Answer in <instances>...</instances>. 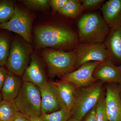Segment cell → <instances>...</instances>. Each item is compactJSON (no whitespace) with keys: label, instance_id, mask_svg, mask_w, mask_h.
<instances>
[{"label":"cell","instance_id":"obj_20","mask_svg":"<svg viewBox=\"0 0 121 121\" xmlns=\"http://www.w3.org/2000/svg\"><path fill=\"white\" fill-rule=\"evenodd\" d=\"M71 117V111L66 106L54 112L43 114L39 117L43 121H68Z\"/></svg>","mask_w":121,"mask_h":121},{"label":"cell","instance_id":"obj_23","mask_svg":"<svg viewBox=\"0 0 121 121\" xmlns=\"http://www.w3.org/2000/svg\"><path fill=\"white\" fill-rule=\"evenodd\" d=\"M105 98L103 94L96 105L95 121H109L106 109Z\"/></svg>","mask_w":121,"mask_h":121},{"label":"cell","instance_id":"obj_3","mask_svg":"<svg viewBox=\"0 0 121 121\" xmlns=\"http://www.w3.org/2000/svg\"><path fill=\"white\" fill-rule=\"evenodd\" d=\"M104 83L97 80L90 86L77 88L71 110L72 117L82 121L103 94Z\"/></svg>","mask_w":121,"mask_h":121},{"label":"cell","instance_id":"obj_24","mask_svg":"<svg viewBox=\"0 0 121 121\" xmlns=\"http://www.w3.org/2000/svg\"><path fill=\"white\" fill-rule=\"evenodd\" d=\"M20 2L29 8L35 9H47L50 5L48 0H24Z\"/></svg>","mask_w":121,"mask_h":121},{"label":"cell","instance_id":"obj_31","mask_svg":"<svg viewBox=\"0 0 121 121\" xmlns=\"http://www.w3.org/2000/svg\"><path fill=\"white\" fill-rule=\"evenodd\" d=\"M68 121H79V120H78V119H76V118H75L73 117H71L68 120Z\"/></svg>","mask_w":121,"mask_h":121},{"label":"cell","instance_id":"obj_19","mask_svg":"<svg viewBox=\"0 0 121 121\" xmlns=\"http://www.w3.org/2000/svg\"><path fill=\"white\" fill-rule=\"evenodd\" d=\"M82 11V2L79 0H68L59 13L72 18L77 17Z\"/></svg>","mask_w":121,"mask_h":121},{"label":"cell","instance_id":"obj_11","mask_svg":"<svg viewBox=\"0 0 121 121\" xmlns=\"http://www.w3.org/2000/svg\"><path fill=\"white\" fill-rule=\"evenodd\" d=\"M105 101L109 121H121L120 89L115 83L106 86Z\"/></svg>","mask_w":121,"mask_h":121},{"label":"cell","instance_id":"obj_22","mask_svg":"<svg viewBox=\"0 0 121 121\" xmlns=\"http://www.w3.org/2000/svg\"><path fill=\"white\" fill-rule=\"evenodd\" d=\"M10 48V40L8 36L0 33V66L6 65Z\"/></svg>","mask_w":121,"mask_h":121},{"label":"cell","instance_id":"obj_33","mask_svg":"<svg viewBox=\"0 0 121 121\" xmlns=\"http://www.w3.org/2000/svg\"><path fill=\"white\" fill-rule=\"evenodd\" d=\"M120 95H121V89H120Z\"/></svg>","mask_w":121,"mask_h":121},{"label":"cell","instance_id":"obj_17","mask_svg":"<svg viewBox=\"0 0 121 121\" xmlns=\"http://www.w3.org/2000/svg\"><path fill=\"white\" fill-rule=\"evenodd\" d=\"M55 82L60 98L65 106L71 110L77 87L72 83L65 80H60Z\"/></svg>","mask_w":121,"mask_h":121},{"label":"cell","instance_id":"obj_4","mask_svg":"<svg viewBox=\"0 0 121 121\" xmlns=\"http://www.w3.org/2000/svg\"><path fill=\"white\" fill-rule=\"evenodd\" d=\"M15 102L20 112L27 119L39 117L41 114L40 89L35 84L22 83Z\"/></svg>","mask_w":121,"mask_h":121},{"label":"cell","instance_id":"obj_28","mask_svg":"<svg viewBox=\"0 0 121 121\" xmlns=\"http://www.w3.org/2000/svg\"><path fill=\"white\" fill-rule=\"evenodd\" d=\"M8 72L4 67L0 66V91L2 89Z\"/></svg>","mask_w":121,"mask_h":121},{"label":"cell","instance_id":"obj_14","mask_svg":"<svg viewBox=\"0 0 121 121\" xmlns=\"http://www.w3.org/2000/svg\"><path fill=\"white\" fill-rule=\"evenodd\" d=\"M103 19L110 28L121 26V0H109L103 5Z\"/></svg>","mask_w":121,"mask_h":121},{"label":"cell","instance_id":"obj_5","mask_svg":"<svg viewBox=\"0 0 121 121\" xmlns=\"http://www.w3.org/2000/svg\"><path fill=\"white\" fill-rule=\"evenodd\" d=\"M42 56L51 78L64 75L73 71L75 68V51L67 52L60 50H45L42 52Z\"/></svg>","mask_w":121,"mask_h":121},{"label":"cell","instance_id":"obj_29","mask_svg":"<svg viewBox=\"0 0 121 121\" xmlns=\"http://www.w3.org/2000/svg\"><path fill=\"white\" fill-rule=\"evenodd\" d=\"M13 121H29L28 119L23 115L20 112L17 113L15 119Z\"/></svg>","mask_w":121,"mask_h":121},{"label":"cell","instance_id":"obj_26","mask_svg":"<svg viewBox=\"0 0 121 121\" xmlns=\"http://www.w3.org/2000/svg\"><path fill=\"white\" fill-rule=\"evenodd\" d=\"M68 0H48L49 5L54 12H58L65 5Z\"/></svg>","mask_w":121,"mask_h":121},{"label":"cell","instance_id":"obj_7","mask_svg":"<svg viewBox=\"0 0 121 121\" xmlns=\"http://www.w3.org/2000/svg\"><path fill=\"white\" fill-rule=\"evenodd\" d=\"M32 24L31 18L28 13L16 5L11 19L0 24V28L16 33L27 42L31 43Z\"/></svg>","mask_w":121,"mask_h":121},{"label":"cell","instance_id":"obj_13","mask_svg":"<svg viewBox=\"0 0 121 121\" xmlns=\"http://www.w3.org/2000/svg\"><path fill=\"white\" fill-rule=\"evenodd\" d=\"M93 76L104 83H121V70L113 63L111 59L100 63L95 69Z\"/></svg>","mask_w":121,"mask_h":121},{"label":"cell","instance_id":"obj_2","mask_svg":"<svg viewBox=\"0 0 121 121\" xmlns=\"http://www.w3.org/2000/svg\"><path fill=\"white\" fill-rule=\"evenodd\" d=\"M78 26L79 41L82 44L102 43L110 30L104 19L95 13L83 15Z\"/></svg>","mask_w":121,"mask_h":121},{"label":"cell","instance_id":"obj_34","mask_svg":"<svg viewBox=\"0 0 121 121\" xmlns=\"http://www.w3.org/2000/svg\"><path fill=\"white\" fill-rule=\"evenodd\" d=\"M119 66V68H120V70H121V64L120 65V66Z\"/></svg>","mask_w":121,"mask_h":121},{"label":"cell","instance_id":"obj_6","mask_svg":"<svg viewBox=\"0 0 121 121\" xmlns=\"http://www.w3.org/2000/svg\"><path fill=\"white\" fill-rule=\"evenodd\" d=\"M32 52V48L28 43L20 39H14L6 64L9 72L17 76H22L28 66Z\"/></svg>","mask_w":121,"mask_h":121},{"label":"cell","instance_id":"obj_8","mask_svg":"<svg viewBox=\"0 0 121 121\" xmlns=\"http://www.w3.org/2000/svg\"><path fill=\"white\" fill-rule=\"evenodd\" d=\"M76 60L75 68L87 62H102L111 59L105 44L103 43L81 44L75 51Z\"/></svg>","mask_w":121,"mask_h":121},{"label":"cell","instance_id":"obj_15","mask_svg":"<svg viewBox=\"0 0 121 121\" xmlns=\"http://www.w3.org/2000/svg\"><path fill=\"white\" fill-rule=\"evenodd\" d=\"M22 84L20 78L9 71L1 90L2 99L7 101H15Z\"/></svg>","mask_w":121,"mask_h":121},{"label":"cell","instance_id":"obj_30","mask_svg":"<svg viewBox=\"0 0 121 121\" xmlns=\"http://www.w3.org/2000/svg\"><path fill=\"white\" fill-rule=\"evenodd\" d=\"M28 119L29 121H43L39 117L32 118Z\"/></svg>","mask_w":121,"mask_h":121},{"label":"cell","instance_id":"obj_12","mask_svg":"<svg viewBox=\"0 0 121 121\" xmlns=\"http://www.w3.org/2000/svg\"><path fill=\"white\" fill-rule=\"evenodd\" d=\"M23 82L32 83L40 88L47 83L46 75L39 56L34 53L31 56L30 64L22 76Z\"/></svg>","mask_w":121,"mask_h":121},{"label":"cell","instance_id":"obj_10","mask_svg":"<svg viewBox=\"0 0 121 121\" xmlns=\"http://www.w3.org/2000/svg\"><path fill=\"white\" fill-rule=\"evenodd\" d=\"M40 89L41 114L54 112L65 106L60 98L55 82L48 81L44 86Z\"/></svg>","mask_w":121,"mask_h":121},{"label":"cell","instance_id":"obj_18","mask_svg":"<svg viewBox=\"0 0 121 121\" xmlns=\"http://www.w3.org/2000/svg\"><path fill=\"white\" fill-rule=\"evenodd\" d=\"M19 112L15 101L0 103V121H13Z\"/></svg>","mask_w":121,"mask_h":121},{"label":"cell","instance_id":"obj_32","mask_svg":"<svg viewBox=\"0 0 121 121\" xmlns=\"http://www.w3.org/2000/svg\"><path fill=\"white\" fill-rule=\"evenodd\" d=\"M2 100L3 99H2V95H1V92L0 91V103L1 102Z\"/></svg>","mask_w":121,"mask_h":121},{"label":"cell","instance_id":"obj_16","mask_svg":"<svg viewBox=\"0 0 121 121\" xmlns=\"http://www.w3.org/2000/svg\"><path fill=\"white\" fill-rule=\"evenodd\" d=\"M105 45L111 60L121 63V26L110 28Z\"/></svg>","mask_w":121,"mask_h":121},{"label":"cell","instance_id":"obj_21","mask_svg":"<svg viewBox=\"0 0 121 121\" xmlns=\"http://www.w3.org/2000/svg\"><path fill=\"white\" fill-rule=\"evenodd\" d=\"M15 6L13 1L0 0V24L9 21L13 16Z\"/></svg>","mask_w":121,"mask_h":121},{"label":"cell","instance_id":"obj_25","mask_svg":"<svg viewBox=\"0 0 121 121\" xmlns=\"http://www.w3.org/2000/svg\"><path fill=\"white\" fill-rule=\"evenodd\" d=\"M82 11L90 10L97 8L104 2L103 0H82Z\"/></svg>","mask_w":121,"mask_h":121},{"label":"cell","instance_id":"obj_27","mask_svg":"<svg viewBox=\"0 0 121 121\" xmlns=\"http://www.w3.org/2000/svg\"><path fill=\"white\" fill-rule=\"evenodd\" d=\"M96 106V105L82 119V121H95Z\"/></svg>","mask_w":121,"mask_h":121},{"label":"cell","instance_id":"obj_9","mask_svg":"<svg viewBox=\"0 0 121 121\" xmlns=\"http://www.w3.org/2000/svg\"><path fill=\"white\" fill-rule=\"evenodd\" d=\"M101 62L91 61L84 63L76 70L63 75L62 80L72 83L77 88L90 86L97 81L93 76V73Z\"/></svg>","mask_w":121,"mask_h":121},{"label":"cell","instance_id":"obj_1","mask_svg":"<svg viewBox=\"0 0 121 121\" xmlns=\"http://www.w3.org/2000/svg\"><path fill=\"white\" fill-rule=\"evenodd\" d=\"M35 35V43L38 48H71L75 46L78 41L76 35L71 30L54 25L37 26Z\"/></svg>","mask_w":121,"mask_h":121}]
</instances>
